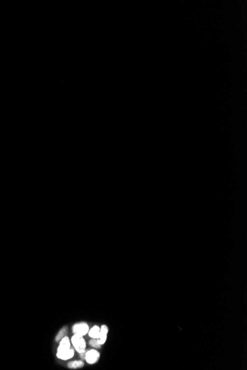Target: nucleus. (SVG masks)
Wrapping results in <instances>:
<instances>
[{"mask_svg": "<svg viewBox=\"0 0 247 370\" xmlns=\"http://www.w3.org/2000/svg\"><path fill=\"white\" fill-rule=\"evenodd\" d=\"M67 330H68L67 327H64V328H62V330L58 332V333L57 334V336H56V341H59V340L64 337V335H65V333L67 332Z\"/></svg>", "mask_w": 247, "mask_h": 370, "instance_id": "6e6552de", "label": "nucleus"}, {"mask_svg": "<svg viewBox=\"0 0 247 370\" xmlns=\"http://www.w3.org/2000/svg\"><path fill=\"white\" fill-rule=\"evenodd\" d=\"M90 345L93 346V347H95V348H99L100 346L101 345L99 344V340L98 339H96V338H93V339H91L90 340Z\"/></svg>", "mask_w": 247, "mask_h": 370, "instance_id": "1a4fd4ad", "label": "nucleus"}, {"mask_svg": "<svg viewBox=\"0 0 247 370\" xmlns=\"http://www.w3.org/2000/svg\"><path fill=\"white\" fill-rule=\"evenodd\" d=\"M71 341L74 348L78 352L82 353V352H85L86 341L83 338V336H80L74 334V336L72 337Z\"/></svg>", "mask_w": 247, "mask_h": 370, "instance_id": "f03ea898", "label": "nucleus"}, {"mask_svg": "<svg viewBox=\"0 0 247 370\" xmlns=\"http://www.w3.org/2000/svg\"><path fill=\"white\" fill-rule=\"evenodd\" d=\"M107 333H108V327L106 325H102L101 327V332H100V336L98 338L99 344L102 345L105 343L107 338Z\"/></svg>", "mask_w": 247, "mask_h": 370, "instance_id": "39448f33", "label": "nucleus"}, {"mask_svg": "<svg viewBox=\"0 0 247 370\" xmlns=\"http://www.w3.org/2000/svg\"><path fill=\"white\" fill-rule=\"evenodd\" d=\"M68 367L70 369H78V368H81L84 366V362L82 361H75L70 362L68 363Z\"/></svg>", "mask_w": 247, "mask_h": 370, "instance_id": "0eeeda50", "label": "nucleus"}, {"mask_svg": "<svg viewBox=\"0 0 247 370\" xmlns=\"http://www.w3.org/2000/svg\"><path fill=\"white\" fill-rule=\"evenodd\" d=\"M100 332H101V328L99 326H93L91 330H89L88 334L91 338L98 339L100 336Z\"/></svg>", "mask_w": 247, "mask_h": 370, "instance_id": "423d86ee", "label": "nucleus"}, {"mask_svg": "<svg viewBox=\"0 0 247 370\" xmlns=\"http://www.w3.org/2000/svg\"><path fill=\"white\" fill-rule=\"evenodd\" d=\"M100 354L99 352L96 349H91L89 351L86 352L85 358V359L88 363L93 364L96 363L98 360L99 359Z\"/></svg>", "mask_w": 247, "mask_h": 370, "instance_id": "20e7f679", "label": "nucleus"}, {"mask_svg": "<svg viewBox=\"0 0 247 370\" xmlns=\"http://www.w3.org/2000/svg\"><path fill=\"white\" fill-rule=\"evenodd\" d=\"M89 326L86 323H78L72 327V332L75 335L80 336H84L88 333Z\"/></svg>", "mask_w": 247, "mask_h": 370, "instance_id": "7ed1b4c3", "label": "nucleus"}, {"mask_svg": "<svg viewBox=\"0 0 247 370\" xmlns=\"http://www.w3.org/2000/svg\"><path fill=\"white\" fill-rule=\"evenodd\" d=\"M74 350L70 349V342L68 337H63L60 340L57 350V357L62 360H68L72 358Z\"/></svg>", "mask_w": 247, "mask_h": 370, "instance_id": "f257e3e1", "label": "nucleus"}]
</instances>
